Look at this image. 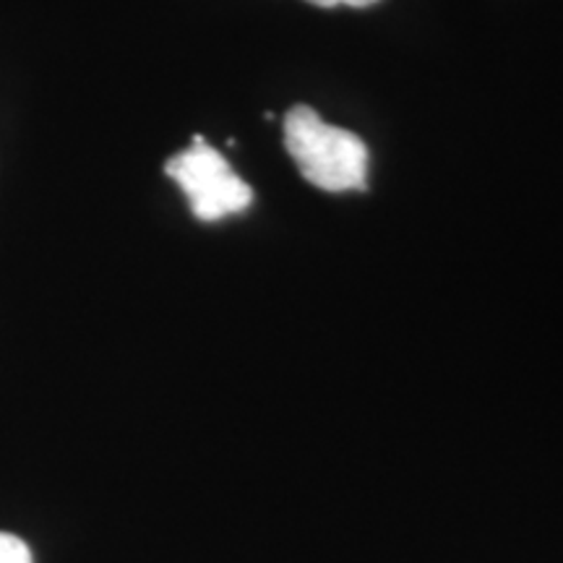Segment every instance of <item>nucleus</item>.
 Returning a JSON list of instances; mask_svg holds the SVG:
<instances>
[{"label": "nucleus", "instance_id": "7ed1b4c3", "mask_svg": "<svg viewBox=\"0 0 563 563\" xmlns=\"http://www.w3.org/2000/svg\"><path fill=\"white\" fill-rule=\"evenodd\" d=\"M0 563H34L30 545L16 534L0 532Z\"/></svg>", "mask_w": 563, "mask_h": 563}, {"label": "nucleus", "instance_id": "f03ea898", "mask_svg": "<svg viewBox=\"0 0 563 563\" xmlns=\"http://www.w3.org/2000/svg\"><path fill=\"white\" fill-rule=\"evenodd\" d=\"M165 173L188 196L196 220L220 222L251 207L253 191L241 175L230 167L220 152L211 150L203 136H194L186 152L165 162Z\"/></svg>", "mask_w": 563, "mask_h": 563}, {"label": "nucleus", "instance_id": "f257e3e1", "mask_svg": "<svg viewBox=\"0 0 563 563\" xmlns=\"http://www.w3.org/2000/svg\"><path fill=\"white\" fill-rule=\"evenodd\" d=\"M285 146L302 178L321 191H365L368 146L347 129L321 121L308 104H295L285 115Z\"/></svg>", "mask_w": 563, "mask_h": 563}, {"label": "nucleus", "instance_id": "20e7f679", "mask_svg": "<svg viewBox=\"0 0 563 563\" xmlns=\"http://www.w3.org/2000/svg\"><path fill=\"white\" fill-rule=\"evenodd\" d=\"M308 3L319 5V9H336V5H350V9H368V5H376L378 0H308Z\"/></svg>", "mask_w": 563, "mask_h": 563}]
</instances>
